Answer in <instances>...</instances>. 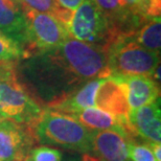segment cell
<instances>
[{
  "mask_svg": "<svg viewBox=\"0 0 161 161\" xmlns=\"http://www.w3.org/2000/svg\"><path fill=\"white\" fill-rule=\"evenodd\" d=\"M63 153L60 150L47 146L33 147L23 161H62Z\"/></svg>",
  "mask_w": 161,
  "mask_h": 161,
  "instance_id": "19",
  "label": "cell"
},
{
  "mask_svg": "<svg viewBox=\"0 0 161 161\" xmlns=\"http://www.w3.org/2000/svg\"><path fill=\"white\" fill-rule=\"evenodd\" d=\"M132 38L140 46L153 53H160L161 47V21L159 18H154L144 22L135 33Z\"/></svg>",
  "mask_w": 161,
  "mask_h": 161,
  "instance_id": "16",
  "label": "cell"
},
{
  "mask_svg": "<svg viewBox=\"0 0 161 161\" xmlns=\"http://www.w3.org/2000/svg\"><path fill=\"white\" fill-rule=\"evenodd\" d=\"M20 83L43 109L57 104L83 84L57 48L22 59L17 65Z\"/></svg>",
  "mask_w": 161,
  "mask_h": 161,
  "instance_id": "1",
  "label": "cell"
},
{
  "mask_svg": "<svg viewBox=\"0 0 161 161\" xmlns=\"http://www.w3.org/2000/svg\"><path fill=\"white\" fill-rule=\"evenodd\" d=\"M70 116L91 131L107 130L119 125V121L115 116L95 107L87 108L85 110L70 114Z\"/></svg>",
  "mask_w": 161,
  "mask_h": 161,
  "instance_id": "15",
  "label": "cell"
},
{
  "mask_svg": "<svg viewBox=\"0 0 161 161\" xmlns=\"http://www.w3.org/2000/svg\"><path fill=\"white\" fill-rule=\"evenodd\" d=\"M24 11L46 13L54 16L67 27L71 18L72 12L60 6L57 0H19Z\"/></svg>",
  "mask_w": 161,
  "mask_h": 161,
  "instance_id": "17",
  "label": "cell"
},
{
  "mask_svg": "<svg viewBox=\"0 0 161 161\" xmlns=\"http://www.w3.org/2000/svg\"><path fill=\"white\" fill-rule=\"evenodd\" d=\"M83 1L84 0H57V2L59 3L60 6H62L63 8H65L69 12L75 11L82 4Z\"/></svg>",
  "mask_w": 161,
  "mask_h": 161,
  "instance_id": "21",
  "label": "cell"
},
{
  "mask_svg": "<svg viewBox=\"0 0 161 161\" xmlns=\"http://www.w3.org/2000/svg\"><path fill=\"white\" fill-rule=\"evenodd\" d=\"M23 59V51L17 44L0 33V63H19Z\"/></svg>",
  "mask_w": 161,
  "mask_h": 161,
  "instance_id": "18",
  "label": "cell"
},
{
  "mask_svg": "<svg viewBox=\"0 0 161 161\" xmlns=\"http://www.w3.org/2000/svg\"><path fill=\"white\" fill-rule=\"evenodd\" d=\"M24 12L28 25V43L23 59L56 49L70 38L67 27L54 16L33 11Z\"/></svg>",
  "mask_w": 161,
  "mask_h": 161,
  "instance_id": "7",
  "label": "cell"
},
{
  "mask_svg": "<svg viewBox=\"0 0 161 161\" xmlns=\"http://www.w3.org/2000/svg\"><path fill=\"white\" fill-rule=\"evenodd\" d=\"M35 143L31 127L5 118L0 120V161H23Z\"/></svg>",
  "mask_w": 161,
  "mask_h": 161,
  "instance_id": "9",
  "label": "cell"
},
{
  "mask_svg": "<svg viewBox=\"0 0 161 161\" xmlns=\"http://www.w3.org/2000/svg\"><path fill=\"white\" fill-rule=\"evenodd\" d=\"M129 156L131 161H157L147 142L141 143L132 138L129 143Z\"/></svg>",
  "mask_w": 161,
  "mask_h": 161,
  "instance_id": "20",
  "label": "cell"
},
{
  "mask_svg": "<svg viewBox=\"0 0 161 161\" xmlns=\"http://www.w3.org/2000/svg\"><path fill=\"white\" fill-rule=\"evenodd\" d=\"M111 75L152 76L160 63V53L140 46L132 36L120 37L107 49Z\"/></svg>",
  "mask_w": 161,
  "mask_h": 161,
  "instance_id": "4",
  "label": "cell"
},
{
  "mask_svg": "<svg viewBox=\"0 0 161 161\" xmlns=\"http://www.w3.org/2000/svg\"><path fill=\"white\" fill-rule=\"evenodd\" d=\"M147 144L150 146L151 150H152V153L154 157L156 158L157 161H161V144L160 142H157V143H154V142H151Z\"/></svg>",
  "mask_w": 161,
  "mask_h": 161,
  "instance_id": "23",
  "label": "cell"
},
{
  "mask_svg": "<svg viewBox=\"0 0 161 161\" xmlns=\"http://www.w3.org/2000/svg\"><path fill=\"white\" fill-rule=\"evenodd\" d=\"M135 137L132 129L120 125L107 130L92 131L91 156L98 161H131L129 143Z\"/></svg>",
  "mask_w": 161,
  "mask_h": 161,
  "instance_id": "8",
  "label": "cell"
},
{
  "mask_svg": "<svg viewBox=\"0 0 161 161\" xmlns=\"http://www.w3.org/2000/svg\"><path fill=\"white\" fill-rule=\"evenodd\" d=\"M57 50L84 83L107 79L111 75L108 54L105 48L84 43L70 37Z\"/></svg>",
  "mask_w": 161,
  "mask_h": 161,
  "instance_id": "6",
  "label": "cell"
},
{
  "mask_svg": "<svg viewBox=\"0 0 161 161\" xmlns=\"http://www.w3.org/2000/svg\"><path fill=\"white\" fill-rule=\"evenodd\" d=\"M124 2H125V8H127V11L130 13L133 17L138 19L141 23H144V22L141 21L136 16V12H137L138 5H139V3H140V0H124Z\"/></svg>",
  "mask_w": 161,
  "mask_h": 161,
  "instance_id": "22",
  "label": "cell"
},
{
  "mask_svg": "<svg viewBox=\"0 0 161 161\" xmlns=\"http://www.w3.org/2000/svg\"><path fill=\"white\" fill-rule=\"evenodd\" d=\"M0 33L24 53L28 43V25L24 8L19 0H0Z\"/></svg>",
  "mask_w": 161,
  "mask_h": 161,
  "instance_id": "11",
  "label": "cell"
},
{
  "mask_svg": "<svg viewBox=\"0 0 161 161\" xmlns=\"http://www.w3.org/2000/svg\"><path fill=\"white\" fill-rule=\"evenodd\" d=\"M67 30L73 39L101 46L106 50L118 38L110 21L93 0H84L72 12Z\"/></svg>",
  "mask_w": 161,
  "mask_h": 161,
  "instance_id": "5",
  "label": "cell"
},
{
  "mask_svg": "<svg viewBox=\"0 0 161 161\" xmlns=\"http://www.w3.org/2000/svg\"><path fill=\"white\" fill-rule=\"evenodd\" d=\"M129 124L136 136L146 142H160L161 140V111L160 98L129 113Z\"/></svg>",
  "mask_w": 161,
  "mask_h": 161,
  "instance_id": "12",
  "label": "cell"
},
{
  "mask_svg": "<svg viewBox=\"0 0 161 161\" xmlns=\"http://www.w3.org/2000/svg\"><path fill=\"white\" fill-rule=\"evenodd\" d=\"M65 161H83L82 157L80 156H75V157H69V158H67Z\"/></svg>",
  "mask_w": 161,
  "mask_h": 161,
  "instance_id": "25",
  "label": "cell"
},
{
  "mask_svg": "<svg viewBox=\"0 0 161 161\" xmlns=\"http://www.w3.org/2000/svg\"><path fill=\"white\" fill-rule=\"evenodd\" d=\"M95 107L113 115L122 127L130 128L129 113L130 107L125 86L115 76L105 79L95 95Z\"/></svg>",
  "mask_w": 161,
  "mask_h": 161,
  "instance_id": "10",
  "label": "cell"
},
{
  "mask_svg": "<svg viewBox=\"0 0 161 161\" xmlns=\"http://www.w3.org/2000/svg\"><path fill=\"white\" fill-rule=\"evenodd\" d=\"M18 63H0V116L33 127L43 111L20 83Z\"/></svg>",
  "mask_w": 161,
  "mask_h": 161,
  "instance_id": "3",
  "label": "cell"
},
{
  "mask_svg": "<svg viewBox=\"0 0 161 161\" xmlns=\"http://www.w3.org/2000/svg\"><path fill=\"white\" fill-rule=\"evenodd\" d=\"M1 119H3V118H2L1 116H0V120H1Z\"/></svg>",
  "mask_w": 161,
  "mask_h": 161,
  "instance_id": "26",
  "label": "cell"
},
{
  "mask_svg": "<svg viewBox=\"0 0 161 161\" xmlns=\"http://www.w3.org/2000/svg\"><path fill=\"white\" fill-rule=\"evenodd\" d=\"M31 130L36 142L91 155L92 131L70 115L43 109Z\"/></svg>",
  "mask_w": 161,
  "mask_h": 161,
  "instance_id": "2",
  "label": "cell"
},
{
  "mask_svg": "<svg viewBox=\"0 0 161 161\" xmlns=\"http://www.w3.org/2000/svg\"><path fill=\"white\" fill-rule=\"evenodd\" d=\"M105 79H97L88 80L85 84L73 91L69 96L64 98L57 104L53 105L49 108V110L60 112L63 114H73L82 110H85L87 108L95 107V95L96 92L104 82Z\"/></svg>",
  "mask_w": 161,
  "mask_h": 161,
  "instance_id": "14",
  "label": "cell"
},
{
  "mask_svg": "<svg viewBox=\"0 0 161 161\" xmlns=\"http://www.w3.org/2000/svg\"><path fill=\"white\" fill-rule=\"evenodd\" d=\"M125 86L130 111L160 98L159 84L146 75H114Z\"/></svg>",
  "mask_w": 161,
  "mask_h": 161,
  "instance_id": "13",
  "label": "cell"
},
{
  "mask_svg": "<svg viewBox=\"0 0 161 161\" xmlns=\"http://www.w3.org/2000/svg\"><path fill=\"white\" fill-rule=\"evenodd\" d=\"M82 159H83V161H98L97 159L94 158V157L91 155H83Z\"/></svg>",
  "mask_w": 161,
  "mask_h": 161,
  "instance_id": "24",
  "label": "cell"
}]
</instances>
